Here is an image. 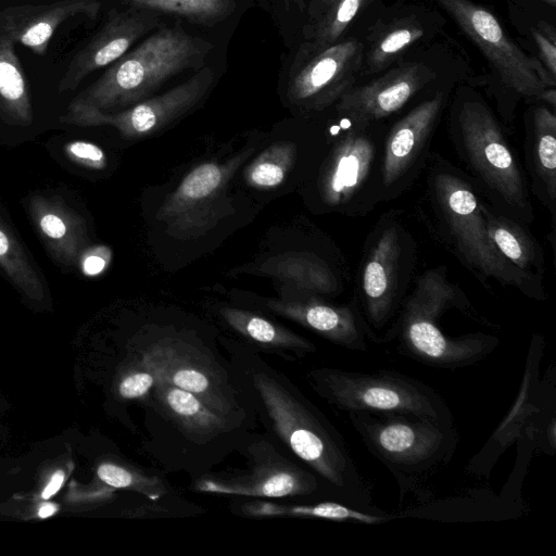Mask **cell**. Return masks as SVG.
Returning a JSON list of instances; mask_svg holds the SVG:
<instances>
[{"mask_svg":"<svg viewBox=\"0 0 556 556\" xmlns=\"http://www.w3.org/2000/svg\"><path fill=\"white\" fill-rule=\"evenodd\" d=\"M426 177L427 224L485 287L491 280L543 301L540 281L507 261L492 242L481 210L482 195L468 175L430 153Z\"/></svg>","mask_w":556,"mask_h":556,"instance_id":"obj_1","label":"cell"},{"mask_svg":"<svg viewBox=\"0 0 556 556\" xmlns=\"http://www.w3.org/2000/svg\"><path fill=\"white\" fill-rule=\"evenodd\" d=\"M450 100L448 134L465 173L496 212L531 224L527 175L502 123L472 86H457Z\"/></svg>","mask_w":556,"mask_h":556,"instance_id":"obj_2","label":"cell"},{"mask_svg":"<svg viewBox=\"0 0 556 556\" xmlns=\"http://www.w3.org/2000/svg\"><path fill=\"white\" fill-rule=\"evenodd\" d=\"M214 46L182 27L162 26L128 50L89 87L79 92L68 109L112 112L144 100L164 83L185 71H198Z\"/></svg>","mask_w":556,"mask_h":556,"instance_id":"obj_3","label":"cell"},{"mask_svg":"<svg viewBox=\"0 0 556 556\" xmlns=\"http://www.w3.org/2000/svg\"><path fill=\"white\" fill-rule=\"evenodd\" d=\"M467 302L463 290L448 279L445 266L430 268L405 296L393 336L408 355L424 364L444 368L475 364L495 350L497 338L481 332L452 337L439 326L443 312Z\"/></svg>","mask_w":556,"mask_h":556,"instance_id":"obj_4","label":"cell"},{"mask_svg":"<svg viewBox=\"0 0 556 556\" xmlns=\"http://www.w3.org/2000/svg\"><path fill=\"white\" fill-rule=\"evenodd\" d=\"M251 380L274 431L287 447L330 484L355 495L363 485L331 425L271 370L252 369Z\"/></svg>","mask_w":556,"mask_h":556,"instance_id":"obj_5","label":"cell"},{"mask_svg":"<svg viewBox=\"0 0 556 556\" xmlns=\"http://www.w3.org/2000/svg\"><path fill=\"white\" fill-rule=\"evenodd\" d=\"M467 38L480 50L494 73L498 89L500 122L511 134L519 101L552 104L556 97V79L538 58L528 54L506 33L497 16L472 0H433Z\"/></svg>","mask_w":556,"mask_h":556,"instance_id":"obj_6","label":"cell"},{"mask_svg":"<svg viewBox=\"0 0 556 556\" xmlns=\"http://www.w3.org/2000/svg\"><path fill=\"white\" fill-rule=\"evenodd\" d=\"M437 45L405 56L381 75L367 83L356 84L333 105L337 123L330 128L331 139L342 132L374 123L388 121L408 104L427 98L443 88H453L455 77L444 74L447 60Z\"/></svg>","mask_w":556,"mask_h":556,"instance_id":"obj_7","label":"cell"},{"mask_svg":"<svg viewBox=\"0 0 556 556\" xmlns=\"http://www.w3.org/2000/svg\"><path fill=\"white\" fill-rule=\"evenodd\" d=\"M389 124L354 127L329 141L314 180L325 211L364 216L383 202L381 163Z\"/></svg>","mask_w":556,"mask_h":556,"instance_id":"obj_8","label":"cell"},{"mask_svg":"<svg viewBox=\"0 0 556 556\" xmlns=\"http://www.w3.org/2000/svg\"><path fill=\"white\" fill-rule=\"evenodd\" d=\"M314 390L348 412H372L427 417L445 421L446 408L427 386L400 374H363L334 368L308 372Z\"/></svg>","mask_w":556,"mask_h":556,"instance_id":"obj_9","label":"cell"},{"mask_svg":"<svg viewBox=\"0 0 556 556\" xmlns=\"http://www.w3.org/2000/svg\"><path fill=\"white\" fill-rule=\"evenodd\" d=\"M369 237L359 270L358 300L368 324L383 327L402 305L416 261V243L393 212Z\"/></svg>","mask_w":556,"mask_h":556,"instance_id":"obj_10","label":"cell"},{"mask_svg":"<svg viewBox=\"0 0 556 556\" xmlns=\"http://www.w3.org/2000/svg\"><path fill=\"white\" fill-rule=\"evenodd\" d=\"M253 149L231 159L204 162L191 169L163 201L156 219L177 240L199 239L233 213L228 184Z\"/></svg>","mask_w":556,"mask_h":556,"instance_id":"obj_11","label":"cell"},{"mask_svg":"<svg viewBox=\"0 0 556 556\" xmlns=\"http://www.w3.org/2000/svg\"><path fill=\"white\" fill-rule=\"evenodd\" d=\"M452 88H443L390 123L382 151V201L402 195L425 169L430 146Z\"/></svg>","mask_w":556,"mask_h":556,"instance_id":"obj_12","label":"cell"},{"mask_svg":"<svg viewBox=\"0 0 556 556\" xmlns=\"http://www.w3.org/2000/svg\"><path fill=\"white\" fill-rule=\"evenodd\" d=\"M363 49V40L356 37L315 51L299 48L289 71L288 101L306 113L333 106L359 83Z\"/></svg>","mask_w":556,"mask_h":556,"instance_id":"obj_13","label":"cell"},{"mask_svg":"<svg viewBox=\"0 0 556 556\" xmlns=\"http://www.w3.org/2000/svg\"><path fill=\"white\" fill-rule=\"evenodd\" d=\"M215 79L211 66H203L184 83L117 112L68 109L61 122L81 126H110L123 138L151 136L194 109L208 93Z\"/></svg>","mask_w":556,"mask_h":556,"instance_id":"obj_14","label":"cell"},{"mask_svg":"<svg viewBox=\"0 0 556 556\" xmlns=\"http://www.w3.org/2000/svg\"><path fill=\"white\" fill-rule=\"evenodd\" d=\"M349 413L370 448L394 466L426 465L441 454L446 443L441 420L401 414L372 417L366 412Z\"/></svg>","mask_w":556,"mask_h":556,"instance_id":"obj_15","label":"cell"},{"mask_svg":"<svg viewBox=\"0 0 556 556\" xmlns=\"http://www.w3.org/2000/svg\"><path fill=\"white\" fill-rule=\"evenodd\" d=\"M380 16L363 40L359 80L381 74L417 46H428L443 30L445 20L434 9L418 4L393 8Z\"/></svg>","mask_w":556,"mask_h":556,"instance_id":"obj_16","label":"cell"},{"mask_svg":"<svg viewBox=\"0 0 556 556\" xmlns=\"http://www.w3.org/2000/svg\"><path fill=\"white\" fill-rule=\"evenodd\" d=\"M252 465L245 473L237 476H206L194 489L224 495L281 498L311 495L318 482L308 471L280 455L269 442H255L249 450Z\"/></svg>","mask_w":556,"mask_h":556,"instance_id":"obj_17","label":"cell"},{"mask_svg":"<svg viewBox=\"0 0 556 556\" xmlns=\"http://www.w3.org/2000/svg\"><path fill=\"white\" fill-rule=\"evenodd\" d=\"M140 364L162 380L188 391L210 408L229 417L233 401L212 363L178 340H162L143 351Z\"/></svg>","mask_w":556,"mask_h":556,"instance_id":"obj_18","label":"cell"},{"mask_svg":"<svg viewBox=\"0 0 556 556\" xmlns=\"http://www.w3.org/2000/svg\"><path fill=\"white\" fill-rule=\"evenodd\" d=\"M161 24L159 13L129 8L112 11L102 27L72 59L58 91H73L91 73L123 56L144 35Z\"/></svg>","mask_w":556,"mask_h":556,"instance_id":"obj_19","label":"cell"},{"mask_svg":"<svg viewBox=\"0 0 556 556\" xmlns=\"http://www.w3.org/2000/svg\"><path fill=\"white\" fill-rule=\"evenodd\" d=\"M100 11L101 3L97 0H62L10 7L0 12V35L35 54L43 55L61 24L78 16L96 20Z\"/></svg>","mask_w":556,"mask_h":556,"instance_id":"obj_20","label":"cell"},{"mask_svg":"<svg viewBox=\"0 0 556 556\" xmlns=\"http://www.w3.org/2000/svg\"><path fill=\"white\" fill-rule=\"evenodd\" d=\"M265 305L337 345L355 351L367 349L357 300L351 305H334L308 295L301 300L270 299Z\"/></svg>","mask_w":556,"mask_h":556,"instance_id":"obj_21","label":"cell"},{"mask_svg":"<svg viewBox=\"0 0 556 556\" xmlns=\"http://www.w3.org/2000/svg\"><path fill=\"white\" fill-rule=\"evenodd\" d=\"M525 161L530 191L556 219V115L544 103H532L525 115Z\"/></svg>","mask_w":556,"mask_h":556,"instance_id":"obj_22","label":"cell"},{"mask_svg":"<svg viewBox=\"0 0 556 556\" xmlns=\"http://www.w3.org/2000/svg\"><path fill=\"white\" fill-rule=\"evenodd\" d=\"M28 212L53 258L79 265L88 245L86 220L60 198L39 193L29 197Z\"/></svg>","mask_w":556,"mask_h":556,"instance_id":"obj_23","label":"cell"},{"mask_svg":"<svg viewBox=\"0 0 556 556\" xmlns=\"http://www.w3.org/2000/svg\"><path fill=\"white\" fill-rule=\"evenodd\" d=\"M254 271L273 277L306 295H337L342 283L320 256L307 251H287L266 258Z\"/></svg>","mask_w":556,"mask_h":556,"instance_id":"obj_24","label":"cell"},{"mask_svg":"<svg viewBox=\"0 0 556 556\" xmlns=\"http://www.w3.org/2000/svg\"><path fill=\"white\" fill-rule=\"evenodd\" d=\"M481 210L489 236L498 252L527 275L543 281V250L528 225L496 212L483 197Z\"/></svg>","mask_w":556,"mask_h":556,"instance_id":"obj_25","label":"cell"},{"mask_svg":"<svg viewBox=\"0 0 556 556\" xmlns=\"http://www.w3.org/2000/svg\"><path fill=\"white\" fill-rule=\"evenodd\" d=\"M153 389L164 412L189 437L207 440L230 429L229 417L210 408L194 394L160 377Z\"/></svg>","mask_w":556,"mask_h":556,"instance_id":"obj_26","label":"cell"},{"mask_svg":"<svg viewBox=\"0 0 556 556\" xmlns=\"http://www.w3.org/2000/svg\"><path fill=\"white\" fill-rule=\"evenodd\" d=\"M220 315L238 333L251 342L277 353H293L304 356L315 352V345L304 337L280 326L256 313L223 307Z\"/></svg>","mask_w":556,"mask_h":556,"instance_id":"obj_27","label":"cell"},{"mask_svg":"<svg viewBox=\"0 0 556 556\" xmlns=\"http://www.w3.org/2000/svg\"><path fill=\"white\" fill-rule=\"evenodd\" d=\"M14 45L9 37L0 35V115L9 124L28 126L34 112Z\"/></svg>","mask_w":556,"mask_h":556,"instance_id":"obj_28","label":"cell"},{"mask_svg":"<svg viewBox=\"0 0 556 556\" xmlns=\"http://www.w3.org/2000/svg\"><path fill=\"white\" fill-rule=\"evenodd\" d=\"M240 513L250 517H301L364 525H378L388 519L337 502L290 505L257 500L243 503Z\"/></svg>","mask_w":556,"mask_h":556,"instance_id":"obj_29","label":"cell"},{"mask_svg":"<svg viewBox=\"0 0 556 556\" xmlns=\"http://www.w3.org/2000/svg\"><path fill=\"white\" fill-rule=\"evenodd\" d=\"M0 267L26 298L42 300L46 282L14 230L0 215Z\"/></svg>","mask_w":556,"mask_h":556,"instance_id":"obj_30","label":"cell"},{"mask_svg":"<svg viewBox=\"0 0 556 556\" xmlns=\"http://www.w3.org/2000/svg\"><path fill=\"white\" fill-rule=\"evenodd\" d=\"M372 1L334 0L317 20L305 25L300 49L315 51L338 42Z\"/></svg>","mask_w":556,"mask_h":556,"instance_id":"obj_31","label":"cell"},{"mask_svg":"<svg viewBox=\"0 0 556 556\" xmlns=\"http://www.w3.org/2000/svg\"><path fill=\"white\" fill-rule=\"evenodd\" d=\"M129 8L175 15L192 24L212 27L236 11L235 0H122Z\"/></svg>","mask_w":556,"mask_h":556,"instance_id":"obj_32","label":"cell"},{"mask_svg":"<svg viewBox=\"0 0 556 556\" xmlns=\"http://www.w3.org/2000/svg\"><path fill=\"white\" fill-rule=\"evenodd\" d=\"M296 155L298 147L294 142H274L247 167V184L262 190L279 187L293 168Z\"/></svg>","mask_w":556,"mask_h":556,"instance_id":"obj_33","label":"cell"},{"mask_svg":"<svg viewBox=\"0 0 556 556\" xmlns=\"http://www.w3.org/2000/svg\"><path fill=\"white\" fill-rule=\"evenodd\" d=\"M97 472L99 478L110 486L135 490L151 500L160 497L165 492L159 478L119 465L102 464Z\"/></svg>","mask_w":556,"mask_h":556,"instance_id":"obj_34","label":"cell"},{"mask_svg":"<svg viewBox=\"0 0 556 556\" xmlns=\"http://www.w3.org/2000/svg\"><path fill=\"white\" fill-rule=\"evenodd\" d=\"M531 36L538 49V60L548 75L556 79V29L546 21L531 27Z\"/></svg>","mask_w":556,"mask_h":556,"instance_id":"obj_35","label":"cell"},{"mask_svg":"<svg viewBox=\"0 0 556 556\" xmlns=\"http://www.w3.org/2000/svg\"><path fill=\"white\" fill-rule=\"evenodd\" d=\"M66 156L87 168L103 169L108 159L105 152L96 143L85 140H74L64 147Z\"/></svg>","mask_w":556,"mask_h":556,"instance_id":"obj_36","label":"cell"},{"mask_svg":"<svg viewBox=\"0 0 556 556\" xmlns=\"http://www.w3.org/2000/svg\"><path fill=\"white\" fill-rule=\"evenodd\" d=\"M157 376L140 364L139 370L127 374L118 386V393L126 400L142 399L155 386Z\"/></svg>","mask_w":556,"mask_h":556,"instance_id":"obj_37","label":"cell"},{"mask_svg":"<svg viewBox=\"0 0 556 556\" xmlns=\"http://www.w3.org/2000/svg\"><path fill=\"white\" fill-rule=\"evenodd\" d=\"M111 260V251L106 247H94L86 250L79 265L84 274L94 276L104 270Z\"/></svg>","mask_w":556,"mask_h":556,"instance_id":"obj_38","label":"cell"},{"mask_svg":"<svg viewBox=\"0 0 556 556\" xmlns=\"http://www.w3.org/2000/svg\"><path fill=\"white\" fill-rule=\"evenodd\" d=\"M333 1L334 0H309L306 5L308 23L317 20Z\"/></svg>","mask_w":556,"mask_h":556,"instance_id":"obj_39","label":"cell"},{"mask_svg":"<svg viewBox=\"0 0 556 556\" xmlns=\"http://www.w3.org/2000/svg\"><path fill=\"white\" fill-rule=\"evenodd\" d=\"M64 481V473L61 470L55 471V473L52 476L50 482L42 491V498L47 500L54 495L59 489L61 488L62 483Z\"/></svg>","mask_w":556,"mask_h":556,"instance_id":"obj_40","label":"cell"},{"mask_svg":"<svg viewBox=\"0 0 556 556\" xmlns=\"http://www.w3.org/2000/svg\"><path fill=\"white\" fill-rule=\"evenodd\" d=\"M58 507L54 505V504H46L43 506L40 507L39 511H38V516L40 518H47V517H50L52 516L53 514H55Z\"/></svg>","mask_w":556,"mask_h":556,"instance_id":"obj_41","label":"cell"},{"mask_svg":"<svg viewBox=\"0 0 556 556\" xmlns=\"http://www.w3.org/2000/svg\"><path fill=\"white\" fill-rule=\"evenodd\" d=\"M285 1L287 3L296 5L298 8H300V10H303L307 5V0H285Z\"/></svg>","mask_w":556,"mask_h":556,"instance_id":"obj_42","label":"cell"},{"mask_svg":"<svg viewBox=\"0 0 556 556\" xmlns=\"http://www.w3.org/2000/svg\"><path fill=\"white\" fill-rule=\"evenodd\" d=\"M538 2L544 3L547 7H551L552 9L556 8V0H535Z\"/></svg>","mask_w":556,"mask_h":556,"instance_id":"obj_43","label":"cell"}]
</instances>
